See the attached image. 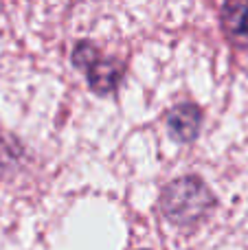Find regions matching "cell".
I'll list each match as a JSON object with an SVG mask.
<instances>
[{
	"instance_id": "cell-1",
	"label": "cell",
	"mask_w": 248,
	"mask_h": 250,
	"mask_svg": "<svg viewBox=\"0 0 248 250\" xmlns=\"http://www.w3.org/2000/svg\"><path fill=\"white\" fill-rule=\"evenodd\" d=\"M213 207V195L200 178L185 176L171 180L161 193V211L178 226H193Z\"/></svg>"
},
{
	"instance_id": "cell-2",
	"label": "cell",
	"mask_w": 248,
	"mask_h": 250,
	"mask_svg": "<svg viewBox=\"0 0 248 250\" xmlns=\"http://www.w3.org/2000/svg\"><path fill=\"white\" fill-rule=\"evenodd\" d=\"M73 62L79 68L86 70L88 83L92 86V90L97 92H112L117 88L119 79H121V66L114 60H101L99 51L92 44L82 42L73 53Z\"/></svg>"
},
{
	"instance_id": "cell-3",
	"label": "cell",
	"mask_w": 248,
	"mask_h": 250,
	"mask_svg": "<svg viewBox=\"0 0 248 250\" xmlns=\"http://www.w3.org/2000/svg\"><path fill=\"white\" fill-rule=\"evenodd\" d=\"M198 127H200V110L191 104L178 105L167 117V129H169L174 141L180 143L193 141V136L198 134Z\"/></svg>"
},
{
	"instance_id": "cell-4",
	"label": "cell",
	"mask_w": 248,
	"mask_h": 250,
	"mask_svg": "<svg viewBox=\"0 0 248 250\" xmlns=\"http://www.w3.org/2000/svg\"><path fill=\"white\" fill-rule=\"evenodd\" d=\"M224 29L235 40H248V4L246 2H228L222 9Z\"/></svg>"
}]
</instances>
